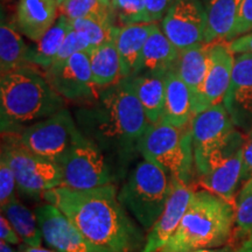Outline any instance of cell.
<instances>
[{
    "mask_svg": "<svg viewBox=\"0 0 252 252\" xmlns=\"http://www.w3.org/2000/svg\"><path fill=\"white\" fill-rule=\"evenodd\" d=\"M194 193L195 189L191 185L171 179V193L165 209L154 225L147 231L141 252H159L165 247L180 225Z\"/></svg>",
    "mask_w": 252,
    "mask_h": 252,
    "instance_id": "2e32d148",
    "label": "cell"
},
{
    "mask_svg": "<svg viewBox=\"0 0 252 252\" xmlns=\"http://www.w3.org/2000/svg\"><path fill=\"white\" fill-rule=\"evenodd\" d=\"M226 111L241 132L252 131V53L235 58L231 81L223 99Z\"/></svg>",
    "mask_w": 252,
    "mask_h": 252,
    "instance_id": "9a60e30c",
    "label": "cell"
},
{
    "mask_svg": "<svg viewBox=\"0 0 252 252\" xmlns=\"http://www.w3.org/2000/svg\"><path fill=\"white\" fill-rule=\"evenodd\" d=\"M59 15L58 0H19L15 9V28L36 43L54 26Z\"/></svg>",
    "mask_w": 252,
    "mask_h": 252,
    "instance_id": "e0dca14e",
    "label": "cell"
},
{
    "mask_svg": "<svg viewBox=\"0 0 252 252\" xmlns=\"http://www.w3.org/2000/svg\"><path fill=\"white\" fill-rule=\"evenodd\" d=\"M17 133L21 144L31 152L60 165L81 131L70 111L63 109L48 118L26 126Z\"/></svg>",
    "mask_w": 252,
    "mask_h": 252,
    "instance_id": "30bf717a",
    "label": "cell"
},
{
    "mask_svg": "<svg viewBox=\"0 0 252 252\" xmlns=\"http://www.w3.org/2000/svg\"><path fill=\"white\" fill-rule=\"evenodd\" d=\"M117 27L113 28L111 35L102 45L94 48L89 53L93 80L102 89L117 83L123 78L121 59L116 45Z\"/></svg>",
    "mask_w": 252,
    "mask_h": 252,
    "instance_id": "603a6c76",
    "label": "cell"
},
{
    "mask_svg": "<svg viewBox=\"0 0 252 252\" xmlns=\"http://www.w3.org/2000/svg\"><path fill=\"white\" fill-rule=\"evenodd\" d=\"M0 159L11 167L21 194L37 198L46 191L62 187L61 168L58 163L31 152L21 144L17 132L1 133Z\"/></svg>",
    "mask_w": 252,
    "mask_h": 252,
    "instance_id": "ba28073f",
    "label": "cell"
},
{
    "mask_svg": "<svg viewBox=\"0 0 252 252\" xmlns=\"http://www.w3.org/2000/svg\"><path fill=\"white\" fill-rule=\"evenodd\" d=\"M126 78L130 80L149 122L151 124L159 123L165 108V78L150 75H135Z\"/></svg>",
    "mask_w": 252,
    "mask_h": 252,
    "instance_id": "d4e9b609",
    "label": "cell"
},
{
    "mask_svg": "<svg viewBox=\"0 0 252 252\" xmlns=\"http://www.w3.org/2000/svg\"><path fill=\"white\" fill-rule=\"evenodd\" d=\"M50 86L65 102L87 105L98 98L102 88L93 80L89 53L81 52L43 71Z\"/></svg>",
    "mask_w": 252,
    "mask_h": 252,
    "instance_id": "8fae6325",
    "label": "cell"
},
{
    "mask_svg": "<svg viewBox=\"0 0 252 252\" xmlns=\"http://www.w3.org/2000/svg\"><path fill=\"white\" fill-rule=\"evenodd\" d=\"M67 109L39 68L28 64L0 77L1 133L19 132Z\"/></svg>",
    "mask_w": 252,
    "mask_h": 252,
    "instance_id": "3957f363",
    "label": "cell"
},
{
    "mask_svg": "<svg viewBox=\"0 0 252 252\" xmlns=\"http://www.w3.org/2000/svg\"><path fill=\"white\" fill-rule=\"evenodd\" d=\"M0 238H1V241L11 245H20L23 243L13 225L9 223V220L6 219L4 214H1V216H0Z\"/></svg>",
    "mask_w": 252,
    "mask_h": 252,
    "instance_id": "8d00e7d4",
    "label": "cell"
},
{
    "mask_svg": "<svg viewBox=\"0 0 252 252\" xmlns=\"http://www.w3.org/2000/svg\"><path fill=\"white\" fill-rule=\"evenodd\" d=\"M70 21V20H69ZM72 30L80 32L90 42L91 50L105 41L111 35L113 28L116 27L115 20H99V19H76L70 21Z\"/></svg>",
    "mask_w": 252,
    "mask_h": 252,
    "instance_id": "f546056e",
    "label": "cell"
},
{
    "mask_svg": "<svg viewBox=\"0 0 252 252\" xmlns=\"http://www.w3.org/2000/svg\"><path fill=\"white\" fill-rule=\"evenodd\" d=\"M190 127L198 178L206 175L220 159L245 144L243 134L235 126L223 102L195 115Z\"/></svg>",
    "mask_w": 252,
    "mask_h": 252,
    "instance_id": "52a82bcc",
    "label": "cell"
},
{
    "mask_svg": "<svg viewBox=\"0 0 252 252\" xmlns=\"http://www.w3.org/2000/svg\"><path fill=\"white\" fill-rule=\"evenodd\" d=\"M112 0H64L60 4V14L68 20L90 18L99 20H116Z\"/></svg>",
    "mask_w": 252,
    "mask_h": 252,
    "instance_id": "f1b7e54d",
    "label": "cell"
},
{
    "mask_svg": "<svg viewBox=\"0 0 252 252\" xmlns=\"http://www.w3.org/2000/svg\"><path fill=\"white\" fill-rule=\"evenodd\" d=\"M235 54L223 41L212 43L203 83L193 96L194 116L223 102L231 81Z\"/></svg>",
    "mask_w": 252,
    "mask_h": 252,
    "instance_id": "5bb4252c",
    "label": "cell"
},
{
    "mask_svg": "<svg viewBox=\"0 0 252 252\" xmlns=\"http://www.w3.org/2000/svg\"><path fill=\"white\" fill-rule=\"evenodd\" d=\"M180 50L168 40L160 26L156 24L145 45L143 55L138 64L135 75H150L165 78L167 74L175 69Z\"/></svg>",
    "mask_w": 252,
    "mask_h": 252,
    "instance_id": "d6986e66",
    "label": "cell"
},
{
    "mask_svg": "<svg viewBox=\"0 0 252 252\" xmlns=\"http://www.w3.org/2000/svg\"><path fill=\"white\" fill-rule=\"evenodd\" d=\"M236 252H252L251 250H250V249H249L248 247H247V245H242V247L241 248H239V249H237V250H236Z\"/></svg>",
    "mask_w": 252,
    "mask_h": 252,
    "instance_id": "ee69618b",
    "label": "cell"
},
{
    "mask_svg": "<svg viewBox=\"0 0 252 252\" xmlns=\"http://www.w3.org/2000/svg\"><path fill=\"white\" fill-rule=\"evenodd\" d=\"M42 198L94 244L111 252L143 250L146 237L119 202L116 185L88 190L58 187L46 191Z\"/></svg>",
    "mask_w": 252,
    "mask_h": 252,
    "instance_id": "7a4b0ae2",
    "label": "cell"
},
{
    "mask_svg": "<svg viewBox=\"0 0 252 252\" xmlns=\"http://www.w3.org/2000/svg\"><path fill=\"white\" fill-rule=\"evenodd\" d=\"M151 24L161 23L167 12L172 7L174 0H144Z\"/></svg>",
    "mask_w": 252,
    "mask_h": 252,
    "instance_id": "d590c367",
    "label": "cell"
},
{
    "mask_svg": "<svg viewBox=\"0 0 252 252\" xmlns=\"http://www.w3.org/2000/svg\"><path fill=\"white\" fill-rule=\"evenodd\" d=\"M75 121L103 151L118 180L139 154V140L151 124L128 78L104 88L94 102L78 106Z\"/></svg>",
    "mask_w": 252,
    "mask_h": 252,
    "instance_id": "6da1fadb",
    "label": "cell"
},
{
    "mask_svg": "<svg viewBox=\"0 0 252 252\" xmlns=\"http://www.w3.org/2000/svg\"><path fill=\"white\" fill-rule=\"evenodd\" d=\"M229 48L235 55L252 53V32L230 41Z\"/></svg>",
    "mask_w": 252,
    "mask_h": 252,
    "instance_id": "f35d334b",
    "label": "cell"
},
{
    "mask_svg": "<svg viewBox=\"0 0 252 252\" xmlns=\"http://www.w3.org/2000/svg\"><path fill=\"white\" fill-rule=\"evenodd\" d=\"M160 28L180 52L206 45L207 14L201 0H174Z\"/></svg>",
    "mask_w": 252,
    "mask_h": 252,
    "instance_id": "7c38bea8",
    "label": "cell"
},
{
    "mask_svg": "<svg viewBox=\"0 0 252 252\" xmlns=\"http://www.w3.org/2000/svg\"><path fill=\"white\" fill-rule=\"evenodd\" d=\"M45 243L56 252H111L90 242L55 206L43 203L34 210Z\"/></svg>",
    "mask_w": 252,
    "mask_h": 252,
    "instance_id": "4fadbf2b",
    "label": "cell"
},
{
    "mask_svg": "<svg viewBox=\"0 0 252 252\" xmlns=\"http://www.w3.org/2000/svg\"><path fill=\"white\" fill-rule=\"evenodd\" d=\"M156 24H134L117 27L116 45L121 59L122 77H130L137 70L145 45Z\"/></svg>",
    "mask_w": 252,
    "mask_h": 252,
    "instance_id": "44dd1931",
    "label": "cell"
},
{
    "mask_svg": "<svg viewBox=\"0 0 252 252\" xmlns=\"http://www.w3.org/2000/svg\"><path fill=\"white\" fill-rule=\"evenodd\" d=\"M71 30V24L67 18L60 14L54 26L37 41L34 47H30L27 61L30 64L41 69L42 71L52 67L63 41L68 32Z\"/></svg>",
    "mask_w": 252,
    "mask_h": 252,
    "instance_id": "cb8c5ba5",
    "label": "cell"
},
{
    "mask_svg": "<svg viewBox=\"0 0 252 252\" xmlns=\"http://www.w3.org/2000/svg\"><path fill=\"white\" fill-rule=\"evenodd\" d=\"M1 214H4L13 225L23 244L28 247H41L43 237L35 212H32L17 197L1 208Z\"/></svg>",
    "mask_w": 252,
    "mask_h": 252,
    "instance_id": "83f0119b",
    "label": "cell"
},
{
    "mask_svg": "<svg viewBox=\"0 0 252 252\" xmlns=\"http://www.w3.org/2000/svg\"><path fill=\"white\" fill-rule=\"evenodd\" d=\"M252 32V0H243L237 23L230 35L229 42L236 37H239Z\"/></svg>",
    "mask_w": 252,
    "mask_h": 252,
    "instance_id": "e575fe53",
    "label": "cell"
},
{
    "mask_svg": "<svg viewBox=\"0 0 252 252\" xmlns=\"http://www.w3.org/2000/svg\"><path fill=\"white\" fill-rule=\"evenodd\" d=\"M252 179V131L248 134L243 147V171H242V181L247 182Z\"/></svg>",
    "mask_w": 252,
    "mask_h": 252,
    "instance_id": "74e56055",
    "label": "cell"
},
{
    "mask_svg": "<svg viewBox=\"0 0 252 252\" xmlns=\"http://www.w3.org/2000/svg\"><path fill=\"white\" fill-rule=\"evenodd\" d=\"M235 207L206 189L195 190L180 225L159 252H193L224 247L235 228Z\"/></svg>",
    "mask_w": 252,
    "mask_h": 252,
    "instance_id": "277c9868",
    "label": "cell"
},
{
    "mask_svg": "<svg viewBox=\"0 0 252 252\" xmlns=\"http://www.w3.org/2000/svg\"><path fill=\"white\" fill-rule=\"evenodd\" d=\"M91 52V46L90 42L83 34L80 32L71 30L68 32L67 36H65L64 41H63L61 49H60L58 56H56L55 61L53 64H60V63L64 62L65 60H68L70 56H72L76 53ZM52 64V65H53Z\"/></svg>",
    "mask_w": 252,
    "mask_h": 252,
    "instance_id": "d6a6232c",
    "label": "cell"
},
{
    "mask_svg": "<svg viewBox=\"0 0 252 252\" xmlns=\"http://www.w3.org/2000/svg\"><path fill=\"white\" fill-rule=\"evenodd\" d=\"M243 0H201L207 14L206 43L228 41L237 23Z\"/></svg>",
    "mask_w": 252,
    "mask_h": 252,
    "instance_id": "7402d4cb",
    "label": "cell"
},
{
    "mask_svg": "<svg viewBox=\"0 0 252 252\" xmlns=\"http://www.w3.org/2000/svg\"><path fill=\"white\" fill-rule=\"evenodd\" d=\"M193 118V94L173 70L165 77V108L161 121L184 128L191 124Z\"/></svg>",
    "mask_w": 252,
    "mask_h": 252,
    "instance_id": "ffe728a7",
    "label": "cell"
},
{
    "mask_svg": "<svg viewBox=\"0 0 252 252\" xmlns=\"http://www.w3.org/2000/svg\"><path fill=\"white\" fill-rule=\"evenodd\" d=\"M171 193V178L156 163L143 160L132 169L118 191L122 206L141 229L154 225L165 209Z\"/></svg>",
    "mask_w": 252,
    "mask_h": 252,
    "instance_id": "8992f818",
    "label": "cell"
},
{
    "mask_svg": "<svg viewBox=\"0 0 252 252\" xmlns=\"http://www.w3.org/2000/svg\"><path fill=\"white\" fill-rule=\"evenodd\" d=\"M190 125L181 128L162 121L150 124L138 145L145 160L162 168L171 179L188 185L196 172Z\"/></svg>",
    "mask_w": 252,
    "mask_h": 252,
    "instance_id": "5b68a950",
    "label": "cell"
},
{
    "mask_svg": "<svg viewBox=\"0 0 252 252\" xmlns=\"http://www.w3.org/2000/svg\"><path fill=\"white\" fill-rule=\"evenodd\" d=\"M17 189V180L11 167L4 159H0V206L1 208L17 198L15 196Z\"/></svg>",
    "mask_w": 252,
    "mask_h": 252,
    "instance_id": "836d02e7",
    "label": "cell"
},
{
    "mask_svg": "<svg viewBox=\"0 0 252 252\" xmlns=\"http://www.w3.org/2000/svg\"><path fill=\"white\" fill-rule=\"evenodd\" d=\"M243 147H238L223 159H220L215 166L201 176L200 185L208 191L219 195L235 207L236 190L242 182L243 171Z\"/></svg>",
    "mask_w": 252,
    "mask_h": 252,
    "instance_id": "ac0fdd59",
    "label": "cell"
},
{
    "mask_svg": "<svg viewBox=\"0 0 252 252\" xmlns=\"http://www.w3.org/2000/svg\"><path fill=\"white\" fill-rule=\"evenodd\" d=\"M111 5L116 20L121 26L151 24L144 0H112Z\"/></svg>",
    "mask_w": 252,
    "mask_h": 252,
    "instance_id": "1f68e13d",
    "label": "cell"
},
{
    "mask_svg": "<svg viewBox=\"0 0 252 252\" xmlns=\"http://www.w3.org/2000/svg\"><path fill=\"white\" fill-rule=\"evenodd\" d=\"M19 252H56L52 249H46L42 247H28V245H20Z\"/></svg>",
    "mask_w": 252,
    "mask_h": 252,
    "instance_id": "ab89813d",
    "label": "cell"
},
{
    "mask_svg": "<svg viewBox=\"0 0 252 252\" xmlns=\"http://www.w3.org/2000/svg\"><path fill=\"white\" fill-rule=\"evenodd\" d=\"M243 244H244V245H247V247H248L249 249H250V250L252 251V234H251L250 236H249V237L247 238V241H245Z\"/></svg>",
    "mask_w": 252,
    "mask_h": 252,
    "instance_id": "7bdbcfd3",
    "label": "cell"
},
{
    "mask_svg": "<svg viewBox=\"0 0 252 252\" xmlns=\"http://www.w3.org/2000/svg\"><path fill=\"white\" fill-rule=\"evenodd\" d=\"M0 252H17L12 247L11 244L6 243V242L1 241L0 242Z\"/></svg>",
    "mask_w": 252,
    "mask_h": 252,
    "instance_id": "b9f144b4",
    "label": "cell"
},
{
    "mask_svg": "<svg viewBox=\"0 0 252 252\" xmlns=\"http://www.w3.org/2000/svg\"><path fill=\"white\" fill-rule=\"evenodd\" d=\"M59 166L62 187L75 190L116 185L118 181L117 174L103 151L82 132Z\"/></svg>",
    "mask_w": 252,
    "mask_h": 252,
    "instance_id": "9c48e42d",
    "label": "cell"
},
{
    "mask_svg": "<svg viewBox=\"0 0 252 252\" xmlns=\"http://www.w3.org/2000/svg\"><path fill=\"white\" fill-rule=\"evenodd\" d=\"M58 1H59V4H61V2L64 1V0H58Z\"/></svg>",
    "mask_w": 252,
    "mask_h": 252,
    "instance_id": "f6af8a7d",
    "label": "cell"
},
{
    "mask_svg": "<svg viewBox=\"0 0 252 252\" xmlns=\"http://www.w3.org/2000/svg\"><path fill=\"white\" fill-rule=\"evenodd\" d=\"M236 234L249 237L252 234V179L244 182L236 197L235 204Z\"/></svg>",
    "mask_w": 252,
    "mask_h": 252,
    "instance_id": "4dcf8cb0",
    "label": "cell"
},
{
    "mask_svg": "<svg viewBox=\"0 0 252 252\" xmlns=\"http://www.w3.org/2000/svg\"><path fill=\"white\" fill-rule=\"evenodd\" d=\"M28 47L17 28L6 23L4 18L0 25V72L1 75L28 65Z\"/></svg>",
    "mask_w": 252,
    "mask_h": 252,
    "instance_id": "4316f807",
    "label": "cell"
},
{
    "mask_svg": "<svg viewBox=\"0 0 252 252\" xmlns=\"http://www.w3.org/2000/svg\"><path fill=\"white\" fill-rule=\"evenodd\" d=\"M210 45H201L180 52L175 65V72L187 84L193 96L200 89L206 77L209 61Z\"/></svg>",
    "mask_w": 252,
    "mask_h": 252,
    "instance_id": "484cf974",
    "label": "cell"
},
{
    "mask_svg": "<svg viewBox=\"0 0 252 252\" xmlns=\"http://www.w3.org/2000/svg\"><path fill=\"white\" fill-rule=\"evenodd\" d=\"M193 252H236V249L231 245H224V247L215 249H203V250H196Z\"/></svg>",
    "mask_w": 252,
    "mask_h": 252,
    "instance_id": "60d3db41",
    "label": "cell"
}]
</instances>
